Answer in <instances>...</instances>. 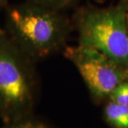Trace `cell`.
I'll return each mask as SVG.
<instances>
[{
  "label": "cell",
  "mask_w": 128,
  "mask_h": 128,
  "mask_svg": "<svg viewBox=\"0 0 128 128\" xmlns=\"http://www.w3.org/2000/svg\"><path fill=\"white\" fill-rule=\"evenodd\" d=\"M6 26L10 38L34 62L65 48L72 29L61 11L32 2L9 8Z\"/></svg>",
  "instance_id": "1"
},
{
  "label": "cell",
  "mask_w": 128,
  "mask_h": 128,
  "mask_svg": "<svg viewBox=\"0 0 128 128\" xmlns=\"http://www.w3.org/2000/svg\"><path fill=\"white\" fill-rule=\"evenodd\" d=\"M78 44L98 50L128 68V22L124 4L107 8L86 6L76 15Z\"/></svg>",
  "instance_id": "2"
},
{
  "label": "cell",
  "mask_w": 128,
  "mask_h": 128,
  "mask_svg": "<svg viewBox=\"0 0 128 128\" xmlns=\"http://www.w3.org/2000/svg\"><path fill=\"white\" fill-rule=\"evenodd\" d=\"M34 63L0 29V115L11 122L24 119L32 107Z\"/></svg>",
  "instance_id": "3"
},
{
  "label": "cell",
  "mask_w": 128,
  "mask_h": 128,
  "mask_svg": "<svg viewBox=\"0 0 128 128\" xmlns=\"http://www.w3.org/2000/svg\"><path fill=\"white\" fill-rule=\"evenodd\" d=\"M64 56L76 66L93 98L102 100L128 80V70L98 50L78 44L64 48Z\"/></svg>",
  "instance_id": "4"
},
{
  "label": "cell",
  "mask_w": 128,
  "mask_h": 128,
  "mask_svg": "<svg viewBox=\"0 0 128 128\" xmlns=\"http://www.w3.org/2000/svg\"><path fill=\"white\" fill-rule=\"evenodd\" d=\"M106 121L114 128H128V107L110 101L104 111Z\"/></svg>",
  "instance_id": "5"
},
{
  "label": "cell",
  "mask_w": 128,
  "mask_h": 128,
  "mask_svg": "<svg viewBox=\"0 0 128 128\" xmlns=\"http://www.w3.org/2000/svg\"><path fill=\"white\" fill-rule=\"evenodd\" d=\"M109 98L112 102L128 107V80L115 88L110 93Z\"/></svg>",
  "instance_id": "6"
},
{
  "label": "cell",
  "mask_w": 128,
  "mask_h": 128,
  "mask_svg": "<svg viewBox=\"0 0 128 128\" xmlns=\"http://www.w3.org/2000/svg\"><path fill=\"white\" fill-rule=\"evenodd\" d=\"M76 1L77 0H30V2L34 3L58 11H63L68 8Z\"/></svg>",
  "instance_id": "7"
},
{
  "label": "cell",
  "mask_w": 128,
  "mask_h": 128,
  "mask_svg": "<svg viewBox=\"0 0 128 128\" xmlns=\"http://www.w3.org/2000/svg\"><path fill=\"white\" fill-rule=\"evenodd\" d=\"M4 128H50L45 124L34 120L22 119L11 122Z\"/></svg>",
  "instance_id": "8"
},
{
  "label": "cell",
  "mask_w": 128,
  "mask_h": 128,
  "mask_svg": "<svg viewBox=\"0 0 128 128\" xmlns=\"http://www.w3.org/2000/svg\"><path fill=\"white\" fill-rule=\"evenodd\" d=\"M8 2V0H0V8L4 7Z\"/></svg>",
  "instance_id": "9"
},
{
  "label": "cell",
  "mask_w": 128,
  "mask_h": 128,
  "mask_svg": "<svg viewBox=\"0 0 128 128\" xmlns=\"http://www.w3.org/2000/svg\"><path fill=\"white\" fill-rule=\"evenodd\" d=\"M124 6H125V10H126V14H127V19H128V2L127 4H124Z\"/></svg>",
  "instance_id": "10"
},
{
  "label": "cell",
  "mask_w": 128,
  "mask_h": 128,
  "mask_svg": "<svg viewBox=\"0 0 128 128\" xmlns=\"http://www.w3.org/2000/svg\"></svg>",
  "instance_id": "11"
}]
</instances>
